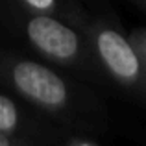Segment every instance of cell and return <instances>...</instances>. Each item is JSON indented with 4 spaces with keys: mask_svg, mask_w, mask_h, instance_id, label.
I'll use <instances>...</instances> for the list:
<instances>
[{
    "mask_svg": "<svg viewBox=\"0 0 146 146\" xmlns=\"http://www.w3.org/2000/svg\"><path fill=\"white\" fill-rule=\"evenodd\" d=\"M57 68L48 61L0 48V85L50 120L80 129L104 128L107 111L102 100Z\"/></svg>",
    "mask_w": 146,
    "mask_h": 146,
    "instance_id": "1",
    "label": "cell"
},
{
    "mask_svg": "<svg viewBox=\"0 0 146 146\" xmlns=\"http://www.w3.org/2000/svg\"><path fill=\"white\" fill-rule=\"evenodd\" d=\"M0 32L70 74L109 83L83 32L61 19L30 9L19 0H0Z\"/></svg>",
    "mask_w": 146,
    "mask_h": 146,
    "instance_id": "2",
    "label": "cell"
},
{
    "mask_svg": "<svg viewBox=\"0 0 146 146\" xmlns=\"http://www.w3.org/2000/svg\"><path fill=\"white\" fill-rule=\"evenodd\" d=\"M107 80L146 104V59L117 22L91 15L82 28Z\"/></svg>",
    "mask_w": 146,
    "mask_h": 146,
    "instance_id": "3",
    "label": "cell"
},
{
    "mask_svg": "<svg viewBox=\"0 0 146 146\" xmlns=\"http://www.w3.org/2000/svg\"><path fill=\"white\" fill-rule=\"evenodd\" d=\"M28 104L19 102L9 94L0 93V133L11 137L32 139L50 131V122L33 117L28 111Z\"/></svg>",
    "mask_w": 146,
    "mask_h": 146,
    "instance_id": "4",
    "label": "cell"
},
{
    "mask_svg": "<svg viewBox=\"0 0 146 146\" xmlns=\"http://www.w3.org/2000/svg\"><path fill=\"white\" fill-rule=\"evenodd\" d=\"M26 7L35 9L39 13H46L65 21L67 24L82 30L91 13L85 9L82 0H19Z\"/></svg>",
    "mask_w": 146,
    "mask_h": 146,
    "instance_id": "5",
    "label": "cell"
},
{
    "mask_svg": "<svg viewBox=\"0 0 146 146\" xmlns=\"http://www.w3.org/2000/svg\"><path fill=\"white\" fill-rule=\"evenodd\" d=\"M129 39H131V43L135 44L137 48H139V52L144 56V59H146V28H137V30H133L131 33H129Z\"/></svg>",
    "mask_w": 146,
    "mask_h": 146,
    "instance_id": "6",
    "label": "cell"
},
{
    "mask_svg": "<svg viewBox=\"0 0 146 146\" xmlns=\"http://www.w3.org/2000/svg\"><path fill=\"white\" fill-rule=\"evenodd\" d=\"M0 146H30V139H22V137H11L0 133Z\"/></svg>",
    "mask_w": 146,
    "mask_h": 146,
    "instance_id": "7",
    "label": "cell"
},
{
    "mask_svg": "<svg viewBox=\"0 0 146 146\" xmlns=\"http://www.w3.org/2000/svg\"><path fill=\"white\" fill-rule=\"evenodd\" d=\"M87 2H91V4H93V6L96 7V9H98L102 15L106 13V9L109 11V4H107V0H87Z\"/></svg>",
    "mask_w": 146,
    "mask_h": 146,
    "instance_id": "8",
    "label": "cell"
},
{
    "mask_svg": "<svg viewBox=\"0 0 146 146\" xmlns=\"http://www.w3.org/2000/svg\"><path fill=\"white\" fill-rule=\"evenodd\" d=\"M137 4H139L141 7H143V9H146V0H135Z\"/></svg>",
    "mask_w": 146,
    "mask_h": 146,
    "instance_id": "9",
    "label": "cell"
}]
</instances>
